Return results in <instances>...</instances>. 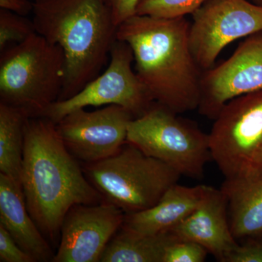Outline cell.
Wrapping results in <instances>:
<instances>
[{"instance_id":"cell-1","label":"cell","mask_w":262,"mask_h":262,"mask_svg":"<svg viewBox=\"0 0 262 262\" xmlns=\"http://www.w3.org/2000/svg\"><path fill=\"white\" fill-rule=\"evenodd\" d=\"M20 184L31 216L53 244L72 207L103 201L46 117H29L26 124Z\"/></svg>"},{"instance_id":"cell-2","label":"cell","mask_w":262,"mask_h":262,"mask_svg":"<svg viewBox=\"0 0 262 262\" xmlns=\"http://www.w3.org/2000/svg\"><path fill=\"white\" fill-rule=\"evenodd\" d=\"M185 17L135 15L120 24L117 39L134 53L135 71L155 102L177 114L198 108L203 71L189 45Z\"/></svg>"},{"instance_id":"cell-3","label":"cell","mask_w":262,"mask_h":262,"mask_svg":"<svg viewBox=\"0 0 262 262\" xmlns=\"http://www.w3.org/2000/svg\"><path fill=\"white\" fill-rule=\"evenodd\" d=\"M32 13L36 32L64 53L67 73L58 101L67 99L110 60L118 29L111 8L106 0H34Z\"/></svg>"},{"instance_id":"cell-4","label":"cell","mask_w":262,"mask_h":262,"mask_svg":"<svg viewBox=\"0 0 262 262\" xmlns=\"http://www.w3.org/2000/svg\"><path fill=\"white\" fill-rule=\"evenodd\" d=\"M0 103L41 117L64 85L63 50L37 32L0 52Z\"/></svg>"},{"instance_id":"cell-5","label":"cell","mask_w":262,"mask_h":262,"mask_svg":"<svg viewBox=\"0 0 262 262\" xmlns=\"http://www.w3.org/2000/svg\"><path fill=\"white\" fill-rule=\"evenodd\" d=\"M81 165L103 201L125 213L154 206L182 177L166 163L128 142L110 158Z\"/></svg>"},{"instance_id":"cell-6","label":"cell","mask_w":262,"mask_h":262,"mask_svg":"<svg viewBox=\"0 0 262 262\" xmlns=\"http://www.w3.org/2000/svg\"><path fill=\"white\" fill-rule=\"evenodd\" d=\"M178 115L155 102L129 122L127 142L182 176L203 179L205 167L212 160L209 136Z\"/></svg>"},{"instance_id":"cell-7","label":"cell","mask_w":262,"mask_h":262,"mask_svg":"<svg viewBox=\"0 0 262 262\" xmlns=\"http://www.w3.org/2000/svg\"><path fill=\"white\" fill-rule=\"evenodd\" d=\"M208 136L212 160L225 182L262 177V90L226 103Z\"/></svg>"},{"instance_id":"cell-8","label":"cell","mask_w":262,"mask_h":262,"mask_svg":"<svg viewBox=\"0 0 262 262\" xmlns=\"http://www.w3.org/2000/svg\"><path fill=\"white\" fill-rule=\"evenodd\" d=\"M134 61L130 46L117 39L110 52L106 70L75 96L53 103L41 117L56 124L74 110L113 104L126 108L134 118L141 116L155 102L133 70Z\"/></svg>"},{"instance_id":"cell-9","label":"cell","mask_w":262,"mask_h":262,"mask_svg":"<svg viewBox=\"0 0 262 262\" xmlns=\"http://www.w3.org/2000/svg\"><path fill=\"white\" fill-rule=\"evenodd\" d=\"M262 32V7L248 0H207L192 14L189 45L203 71L215 64L228 45Z\"/></svg>"},{"instance_id":"cell-10","label":"cell","mask_w":262,"mask_h":262,"mask_svg":"<svg viewBox=\"0 0 262 262\" xmlns=\"http://www.w3.org/2000/svg\"><path fill=\"white\" fill-rule=\"evenodd\" d=\"M134 118L126 108L108 105L94 112L78 108L56 123L69 151L82 164L96 163L118 152L127 143L129 122Z\"/></svg>"},{"instance_id":"cell-11","label":"cell","mask_w":262,"mask_h":262,"mask_svg":"<svg viewBox=\"0 0 262 262\" xmlns=\"http://www.w3.org/2000/svg\"><path fill=\"white\" fill-rule=\"evenodd\" d=\"M262 90V32L245 38L228 59L203 71L200 113L215 120L234 98Z\"/></svg>"},{"instance_id":"cell-12","label":"cell","mask_w":262,"mask_h":262,"mask_svg":"<svg viewBox=\"0 0 262 262\" xmlns=\"http://www.w3.org/2000/svg\"><path fill=\"white\" fill-rule=\"evenodd\" d=\"M125 213L113 203L76 205L66 215L59 246L52 262H98Z\"/></svg>"},{"instance_id":"cell-13","label":"cell","mask_w":262,"mask_h":262,"mask_svg":"<svg viewBox=\"0 0 262 262\" xmlns=\"http://www.w3.org/2000/svg\"><path fill=\"white\" fill-rule=\"evenodd\" d=\"M171 232L179 239L201 245L221 262H225L238 244L231 231L228 200L222 189L212 187L199 206Z\"/></svg>"},{"instance_id":"cell-14","label":"cell","mask_w":262,"mask_h":262,"mask_svg":"<svg viewBox=\"0 0 262 262\" xmlns=\"http://www.w3.org/2000/svg\"><path fill=\"white\" fill-rule=\"evenodd\" d=\"M211 187L172 186L154 206L125 213L122 228L139 234L169 232L189 216L211 191Z\"/></svg>"},{"instance_id":"cell-15","label":"cell","mask_w":262,"mask_h":262,"mask_svg":"<svg viewBox=\"0 0 262 262\" xmlns=\"http://www.w3.org/2000/svg\"><path fill=\"white\" fill-rule=\"evenodd\" d=\"M0 225L36 261H53L55 253L29 213L21 185L1 173Z\"/></svg>"},{"instance_id":"cell-16","label":"cell","mask_w":262,"mask_h":262,"mask_svg":"<svg viewBox=\"0 0 262 262\" xmlns=\"http://www.w3.org/2000/svg\"><path fill=\"white\" fill-rule=\"evenodd\" d=\"M231 231L237 239L262 237V177L224 182Z\"/></svg>"},{"instance_id":"cell-17","label":"cell","mask_w":262,"mask_h":262,"mask_svg":"<svg viewBox=\"0 0 262 262\" xmlns=\"http://www.w3.org/2000/svg\"><path fill=\"white\" fill-rule=\"evenodd\" d=\"M178 237L171 232L139 234L119 229L108 243L101 262H163L169 245Z\"/></svg>"},{"instance_id":"cell-18","label":"cell","mask_w":262,"mask_h":262,"mask_svg":"<svg viewBox=\"0 0 262 262\" xmlns=\"http://www.w3.org/2000/svg\"><path fill=\"white\" fill-rule=\"evenodd\" d=\"M29 118L20 108L0 103V173L20 185L25 127Z\"/></svg>"},{"instance_id":"cell-19","label":"cell","mask_w":262,"mask_h":262,"mask_svg":"<svg viewBox=\"0 0 262 262\" xmlns=\"http://www.w3.org/2000/svg\"><path fill=\"white\" fill-rule=\"evenodd\" d=\"M207 0H139L136 15L177 18L192 15Z\"/></svg>"},{"instance_id":"cell-20","label":"cell","mask_w":262,"mask_h":262,"mask_svg":"<svg viewBox=\"0 0 262 262\" xmlns=\"http://www.w3.org/2000/svg\"><path fill=\"white\" fill-rule=\"evenodd\" d=\"M36 33L33 20L9 10L0 9V52L23 42Z\"/></svg>"},{"instance_id":"cell-21","label":"cell","mask_w":262,"mask_h":262,"mask_svg":"<svg viewBox=\"0 0 262 262\" xmlns=\"http://www.w3.org/2000/svg\"><path fill=\"white\" fill-rule=\"evenodd\" d=\"M208 253L201 245L178 238L167 248L163 262H203Z\"/></svg>"},{"instance_id":"cell-22","label":"cell","mask_w":262,"mask_h":262,"mask_svg":"<svg viewBox=\"0 0 262 262\" xmlns=\"http://www.w3.org/2000/svg\"><path fill=\"white\" fill-rule=\"evenodd\" d=\"M0 261L36 262L34 258L22 249L7 229L0 225Z\"/></svg>"},{"instance_id":"cell-23","label":"cell","mask_w":262,"mask_h":262,"mask_svg":"<svg viewBox=\"0 0 262 262\" xmlns=\"http://www.w3.org/2000/svg\"><path fill=\"white\" fill-rule=\"evenodd\" d=\"M237 244L225 262H262V237H248Z\"/></svg>"},{"instance_id":"cell-24","label":"cell","mask_w":262,"mask_h":262,"mask_svg":"<svg viewBox=\"0 0 262 262\" xmlns=\"http://www.w3.org/2000/svg\"><path fill=\"white\" fill-rule=\"evenodd\" d=\"M111 8L114 21L119 27L127 19L136 15L139 0H106Z\"/></svg>"},{"instance_id":"cell-25","label":"cell","mask_w":262,"mask_h":262,"mask_svg":"<svg viewBox=\"0 0 262 262\" xmlns=\"http://www.w3.org/2000/svg\"><path fill=\"white\" fill-rule=\"evenodd\" d=\"M0 8L26 16L33 12L34 2L32 3L29 0H0Z\"/></svg>"},{"instance_id":"cell-26","label":"cell","mask_w":262,"mask_h":262,"mask_svg":"<svg viewBox=\"0 0 262 262\" xmlns=\"http://www.w3.org/2000/svg\"><path fill=\"white\" fill-rule=\"evenodd\" d=\"M248 1L251 2V3H253V4L262 7V0H248Z\"/></svg>"}]
</instances>
